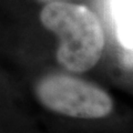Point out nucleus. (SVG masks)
<instances>
[{"instance_id": "obj_1", "label": "nucleus", "mask_w": 133, "mask_h": 133, "mask_svg": "<svg viewBox=\"0 0 133 133\" xmlns=\"http://www.w3.org/2000/svg\"><path fill=\"white\" fill-rule=\"evenodd\" d=\"M40 21L59 38L57 60L72 72H84L97 64L104 47L99 18L82 5L52 1L40 12Z\"/></svg>"}, {"instance_id": "obj_2", "label": "nucleus", "mask_w": 133, "mask_h": 133, "mask_svg": "<svg viewBox=\"0 0 133 133\" xmlns=\"http://www.w3.org/2000/svg\"><path fill=\"white\" fill-rule=\"evenodd\" d=\"M37 97L57 113L80 119H99L112 110V100L105 91L81 79L52 74L37 84Z\"/></svg>"}, {"instance_id": "obj_3", "label": "nucleus", "mask_w": 133, "mask_h": 133, "mask_svg": "<svg viewBox=\"0 0 133 133\" xmlns=\"http://www.w3.org/2000/svg\"><path fill=\"white\" fill-rule=\"evenodd\" d=\"M116 33L123 49H133V0H116Z\"/></svg>"}, {"instance_id": "obj_4", "label": "nucleus", "mask_w": 133, "mask_h": 133, "mask_svg": "<svg viewBox=\"0 0 133 133\" xmlns=\"http://www.w3.org/2000/svg\"><path fill=\"white\" fill-rule=\"evenodd\" d=\"M122 64L125 68L133 69V49H124L121 55Z\"/></svg>"}, {"instance_id": "obj_5", "label": "nucleus", "mask_w": 133, "mask_h": 133, "mask_svg": "<svg viewBox=\"0 0 133 133\" xmlns=\"http://www.w3.org/2000/svg\"><path fill=\"white\" fill-rule=\"evenodd\" d=\"M39 1H42V2H52V1H63V0H39Z\"/></svg>"}]
</instances>
